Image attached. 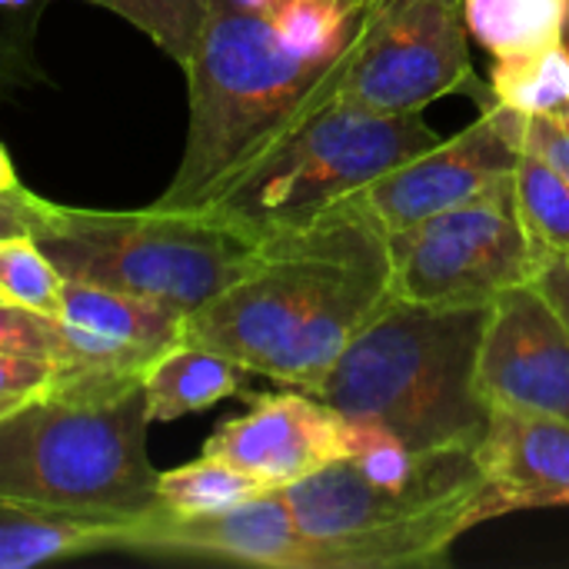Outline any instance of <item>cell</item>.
I'll return each instance as SVG.
<instances>
[{
	"instance_id": "36",
	"label": "cell",
	"mask_w": 569,
	"mask_h": 569,
	"mask_svg": "<svg viewBox=\"0 0 569 569\" xmlns=\"http://www.w3.org/2000/svg\"><path fill=\"white\" fill-rule=\"evenodd\" d=\"M567 37H569V33H567ZM567 47H569V40H567Z\"/></svg>"
},
{
	"instance_id": "37",
	"label": "cell",
	"mask_w": 569,
	"mask_h": 569,
	"mask_svg": "<svg viewBox=\"0 0 569 569\" xmlns=\"http://www.w3.org/2000/svg\"><path fill=\"white\" fill-rule=\"evenodd\" d=\"M0 303H3V300H0Z\"/></svg>"
},
{
	"instance_id": "3",
	"label": "cell",
	"mask_w": 569,
	"mask_h": 569,
	"mask_svg": "<svg viewBox=\"0 0 569 569\" xmlns=\"http://www.w3.org/2000/svg\"><path fill=\"white\" fill-rule=\"evenodd\" d=\"M350 43L333 57L293 53L270 17L210 0L193 60L190 127L170 187L150 203L157 213H200L300 117L340 93Z\"/></svg>"
},
{
	"instance_id": "31",
	"label": "cell",
	"mask_w": 569,
	"mask_h": 569,
	"mask_svg": "<svg viewBox=\"0 0 569 569\" xmlns=\"http://www.w3.org/2000/svg\"><path fill=\"white\" fill-rule=\"evenodd\" d=\"M13 183H20V180H17V173H13L10 157H7L3 147H0V190H7V187H13Z\"/></svg>"
},
{
	"instance_id": "32",
	"label": "cell",
	"mask_w": 569,
	"mask_h": 569,
	"mask_svg": "<svg viewBox=\"0 0 569 569\" xmlns=\"http://www.w3.org/2000/svg\"><path fill=\"white\" fill-rule=\"evenodd\" d=\"M323 3L340 7V10H347V13H360V7H363V0H323Z\"/></svg>"
},
{
	"instance_id": "8",
	"label": "cell",
	"mask_w": 569,
	"mask_h": 569,
	"mask_svg": "<svg viewBox=\"0 0 569 569\" xmlns=\"http://www.w3.org/2000/svg\"><path fill=\"white\" fill-rule=\"evenodd\" d=\"M390 297L423 307H490L530 283L543 253L517 213L513 180L480 200L387 233Z\"/></svg>"
},
{
	"instance_id": "35",
	"label": "cell",
	"mask_w": 569,
	"mask_h": 569,
	"mask_svg": "<svg viewBox=\"0 0 569 569\" xmlns=\"http://www.w3.org/2000/svg\"><path fill=\"white\" fill-rule=\"evenodd\" d=\"M557 120H563V123H567V127H569V107H567V110H563V113H560V117H557Z\"/></svg>"
},
{
	"instance_id": "13",
	"label": "cell",
	"mask_w": 569,
	"mask_h": 569,
	"mask_svg": "<svg viewBox=\"0 0 569 569\" xmlns=\"http://www.w3.org/2000/svg\"><path fill=\"white\" fill-rule=\"evenodd\" d=\"M123 550L210 557L270 569H317V553L297 530L280 490H267L240 507L197 517H177L153 507L127 530Z\"/></svg>"
},
{
	"instance_id": "25",
	"label": "cell",
	"mask_w": 569,
	"mask_h": 569,
	"mask_svg": "<svg viewBox=\"0 0 569 569\" xmlns=\"http://www.w3.org/2000/svg\"><path fill=\"white\" fill-rule=\"evenodd\" d=\"M477 107L483 113L493 117V123L507 133V140L517 150H527L533 157H540L543 163H550L563 180H569V127L557 117H543V113H520L510 110L503 103H497L490 97V83L487 90L477 97Z\"/></svg>"
},
{
	"instance_id": "16",
	"label": "cell",
	"mask_w": 569,
	"mask_h": 569,
	"mask_svg": "<svg viewBox=\"0 0 569 569\" xmlns=\"http://www.w3.org/2000/svg\"><path fill=\"white\" fill-rule=\"evenodd\" d=\"M243 367L197 343H173L143 370L147 420L170 423L243 390Z\"/></svg>"
},
{
	"instance_id": "22",
	"label": "cell",
	"mask_w": 569,
	"mask_h": 569,
	"mask_svg": "<svg viewBox=\"0 0 569 569\" xmlns=\"http://www.w3.org/2000/svg\"><path fill=\"white\" fill-rule=\"evenodd\" d=\"M140 27L160 50H167L183 70L197 53L200 30L210 13V0H90Z\"/></svg>"
},
{
	"instance_id": "15",
	"label": "cell",
	"mask_w": 569,
	"mask_h": 569,
	"mask_svg": "<svg viewBox=\"0 0 569 569\" xmlns=\"http://www.w3.org/2000/svg\"><path fill=\"white\" fill-rule=\"evenodd\" d=\"M57 317L67 323H77L83 330H93L107 340H117V343L137 347L150 357H160L167 347L180 343L187 313H180L167 303L137 297V293H120V290H107V287H93V283L63 277Z\"/></svg>"
},
{
	"instance_id": "34",
	"label": "cell",
	"mask_w": 569,
	"mask_h": 569,
	"mask_svg": "<svg viewBox=\"0 0 569 569\" xmlns=\"http://www.w3.org/2000/svg\"><path fill=\"white\" fill-rule=\"evenodd\" d=\"M30 0H0V7H27Z\"/></svg>"
},
{
	"instance_id": "4",
	"label": "cell",
	"mask_w": 569,
	"mask_h": 569,
	"mask_svg": "<svg viewBox=\"0 0 569 569\" xmlns=\"http://www.w3.org/2000/svg\"><path fill=\"white\" fill-rule=\"evenodd\" d=\"M490 307H423L387 297L310 390L347 423L380 427L410 450L480 443L477 350Z\"/></svg>"
},
{
	"instance_id": "10",
	"label": "cell",
	"mask_w": 569,
	"mask_h": 569,
	"mask_svg": "<svg viewBox=\"0 0 569 569\" xmlns=\"http://www.w3.org/2000/svg\"><path fill=\"white\" fill-rule=\"evenodd\" d=\"M473 387L487 410L569 420V327L533 280L490 303Z\"/></svg>"
},
{
	"instance_id": "30",
	"label": "cell",
	"mask_w": 569,
	"mask_h": 569,
	"mask_svg": "<svg viewBox=\"0 0 569 569\" xmlns=\"http://www.w3.org/2000/svg\"><path fill=\"white\" fill-rule=\"evenodd\" d=\"M233 7H240V10H250V13H263V17H270L283 0H230Z\"/></svg>"
},
{
	"instance_id": "6",
	"label": "cell",
	"mask_w": 569,
	"mask_h": 569,
	"mask_svg": "<svg viewBox=\"0 0 569 569\" xmlns=\"http://www.w3.org/2000/svg\"><path fill=\"white\" fill-rule=\"evenodd\" d=\"M440 140L420 113H377L337 93L273 140L200 213L260 247Z\"/></svg>"
},
{
	"instance_id": "19",
	"label": "cell",
	"mask_w": 569,
	"mask_h": 569,
	"mask_svg": "<svg viewBox=\"0 0 569 569\" xmlns=\"http://www.w3.org/2000/svg\"><path fill=\"white\" fill-rule=\"evenodd\" d=\"M490 97L520 113L560 117L569 107V47L553 43L513 57H497Z\"/></svg>"
},
{
	"instance_id": "27",
	"label": "cell",
	"mask_w": 569,
	"mask_h": 569,
	"mask_svg": "<svg viewBox=\"0 0 569 569\" xmlns=\"http://www.w3.org/2000/svg\"><path fill=\"white\" fill-rule=\"evenodd\" d=\"M57 360L40 357H10L0 353V400H27L40 397L53 380Z\"/></svg>"
},
{
	"instance_id": "23",
	"label": "cell",
	"mask_w": 569,
	"mask_h": 569,
	"mask_svg": "<svg viewBox=\"0 0 569 569\" xmlns=\"http://www.w3.org/2000/svg\"><path fill=\"white\" fill-rule=\"evenodd\" d=\"M357 17L360 13H347L323 0H283L270 13L280 40L293 53L310 57V60L340 53L357 30Z\"/></svg>"
},
{
	"instance_id": "12",
	"label": "cell",
	"mask_w": 569,
	"mask_h": 569,
	"mask_svg": "<svg viewBox=\"0 0 569 569\" xmlns=\"http://www.w3.org/2000/svg\"><path fill=\"white\" fill-rule=\"evenodd\" d=\"M203 453L233 463L270 490H280L350 457L353 423L313 393L290 387L287 393L253 397L243 417L213 430Z\"/></svg>"
},
{
	"instance_id": "28",
	"label": "cell",
	"mask_w": 569,
	"mask_h": 569,
	"mask_svg": "<svg viewBox=\"0 0 569 569\" xmlns=\"http://www.w3.org/2000/svg\"><path fill=\"white\" fill-rule=\"evenodd\" d=\"M50 207L53 203H47L43 197H37L33 190H27L20 183L0 190V240L33 237V230L50 213Z\"/></svg>"
},
{
	"instance_id": "11",
	"label": "cell",
	"mask_w": 569,
	"mask_h": 569,
	"mask_svg": "<svg viewBox=\"0 0 569 569\" xmlns=\"http://www.w3.org/2000/svg\"><path fill=\"white\" fill-rule=\"evenodd\" d=\"M517 160L520 150L507 140L493 117L480 110L467 130L380 173L350 193L347 203L370 217L383 233L407 230L503 187L513 180Z\"/></svg>"
},
{
	"instance_id": "24",
	"label": "cell",
	"mask_w": 569,
	"mask_h": 569,
	"mask_svg": "<svg viewBox=\"0 0 569 569\" xmlns=\"http://www.w3.org/2000/svg\"><path fill=\"white\" fill-rule=\"evenodd\" d=\"M60 283H63L60 270L50 263V257L37 247L33 237L0 240V300L3 303H20V307L57 317Z\"/></svg>"
},
{
	"instance_id": "1",
	"label": "cell",
	"mask_w": 569,
	"mask_h": 569,
	"mask_svg": "<svg viewBox=\"0 0 569 569\" xmlns=\"http://www.w3.org/2000/svg\"><path fill=\"white\" fill-rule=\"evenodd\" d=\"M387 297V233L340 200L260 243L240 280L183 317L180 340L310 393Z\"/></svg>"
},
{
	"instance_id": "18",
	"label": "cell",
	"mask_w": 569,
	"mask_h": 569,
	"mask_svg": "<svg viewBox=\"0 0 569 569\" xmlns=\"http://www.w3.org/2000/svg\"><path fill=\"white\" fill-rule=\"evenodd\" d=\"M470 37L493 57H513L563 43L569 0H463Z\"/></svg>"
},
{
	"instance_id": "9",
	"label": "cell",
	"mask_w": 569,
	"mask_h": 569,
	"mask_svg": "<svg viewBox=\"0 0 569 569\" xmlns=\"http://www.w3.org/2000/svg\"><path fill=\"white\" fill-rule=\"evenodd\" d=\"M463 0H363L340 97L377 113H423L430 103L480 97Z\"/></svg>"
},
{
	"instance_id": "2",
	"label": "cell",
	"mask_w": 569,
	"mask_h": 569,
	"mask_svg": "<svg viewBox=\"0 0 569 569\" xmlns=\"http://www.w3.org/2000/svg\"><path fill=\"white\" fill-rule=\"evenodd\" d=\"M317 569H437L453 543L490 520L477 443L410 450L353 423V453L280 487Z\"/></svg>"
},
{
	"instance_id": "7",
	"label": "cell",
	"mask_w": 569,
	"mask_h": 569,
	"mask_svg": "<svg viewBox=\"0 0 569 569\" xmlns=\"http://www.w3.org/2000/svg\"><path fill=\"white\" fill-rule=\"evenodd\" d=\"M37 247L67 280L137 293L193 313L240 280L257 247L203 213H110L50 207Z\"/></svg>"
},
{
	"instance_id": "29",
	"label": "cell",
	"mask_w": 569,
	"mask_h": 569,
	"mask_svg": "<svg viewBox=\"0 0 569 569\" xmlns=\"http://www.w3.org/2000/svg\"><path fill=\"white\" fill-rule=\"evenodd\" d=\"M533 283L543 290V297L553 303V310L569 327V257H543Z\"/></svg>"
},
{
	"instance_id": "14",
	"label": "cell",
	"mask_w": 569,
	"mask_h": 569,
	"mask_svg": "<svg viewBox=\"0 0 569 569\" xmlns=\"http://www.w3.org/2000/svg\"><path fill=\"white\" fill-rule=\"evenodd\" d=\"M490 483V520L517 510L569 507V420L490 410L477 443Z\"/></svg>"
},
{
	"instance_id": "20",
	"label": "cell",
	"mask_w": 569,
	"mask_h": 569,
	"mask_svg": "<svg viewBox=\"0 0 569 569\" xmlns=\"http://www.w3.org/2000/svg\"><path fill=\"white\" fill-rule=\"evenodd\" d=\"M270 487L233 463L220 457H200L193 463H183L177 470H167L157 477V507L177 517H197V513H220L230 507H240Z\"/></svg>"
},
{
	"instance_id": "5",
	"label": "cell",
	"mask_w": 569,
	"mask_h": 569,
	"mask_svg": "<svg viewBox=\"0 0 569 569\" xmlns=\"http://www.w3.org/2000/svg\"><path fill=\"white\" fill-rule=\"evenodd\" d=\"M143 387L113 397L40 393L0 420V500L83 523L133 527L157 507Z\"/></svg>"
},
{
	"instance_id": "17",
	"label": "cell",
	"mask_w": 569,
	"mask_h": 569,
	"mask_svg": "<svg viewBox=\"0 0 569 569\" xmlns=\"http://www.w3.org/2000/svg\"><path fill=\"white\" fill-rule=\"evenodd\" d=\"M130 527L83 523L27 503L0 500V569H30L63 557L123 550Z\"/></svg>"
},
{
	"instance_id": "21",
	"label": "cell",
	"mask_w": 569,
	"mask_h": 569,
	"mask_svg": "<svg viewBox=\"0 0 569 569\" xmlns=\"http://www.w3.org/2000/svg\"><path fill=\"white\" fill-rule=\"evenodd\" d=\"M513 197L533 247L543 257H569V180L540 157L520 150Z\"/></svg>"
},
{
	"instance_id": "26",
	"label": "cell",
	"mask_w": 569,
	"mask_h": 569,
	"mask_svg": "<svg viewBox=\"0 0 569 569\" xmlns=\"http://www.w3.org/2000/svg\"><path fill=\"white\" fill-rule=\"evenodd\" d=\"M0 353L60 360L63 353L60 317L20 303H0Z\"/></svg>"
},
{
	"instance_id": "33",
	"label": "cell",
	"mask_w": 569,
	"mask_h": 569,
	"mask_svg": "<svg viewBox=\"0 0 569 569\" xmlns=\"http://www.w3.org/2000/svg\"><path fill=\"white\" fill-rule=\"evenodd\" d=\"M27 400H30V397H27ZM20 403H23V400H0V420H3L7 413H13Z\"/></svg>"
}]
</instances>
